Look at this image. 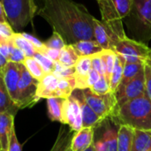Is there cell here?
Segmentation results:
<instances>
[{
  "mask_svg": "<svg viewBox=\"0 0 151 151\" xmlns=\"http://www.w3.org/2000/svg\"><path fill=\"white\" fill-rule=\"evenodd\" d=\"M19 110V106L15 104L13 99L11 97L8 93L5 85L1 79L0 81V113L8 112L12 114L13 116Z\"/></svg>",
  "mask_w": 151,
  "mask_h": 151,
  "instance_id": "44dd1931",
  "label": "cell"
},
{
  "mask_svg": "<svg viewBox=\"0 0 151 151\" xmlns=\"http://www.w3.org/2000/svg\"><path fill=\"white\" fill-rule=\"evenodd\" d=\"M74 79L77 89L88 88V79L89 73L92 69V60L90 57H80L75 66ZM75 88V89H76Z\"/></svg>",
  "mask_w": 151,
  "mask_h": 151,
  "instance_id": "4fadbf2b",
  "label": "cell"
},
{
  "mask_svg": "<svg viewBox=\"0 0 151 151\" xmlns=\"http://www.w3.org/2000/svg\"><path fill=\"white\" fill-rule=\"evenodd\" d=\"M37 15L44 19L67 45L95 40V17L81 4L73 0H43Z\"/></svg>",
  "mask_w": 151,
  "mask_h": 151,
  "instance_id": "6da1fadb",
  "label": "cell"
},
{
  "mask_svg": "<svg viewBox=\"0 0 151 151\" xmlns=\"http://www.w3.org/2000/svg\"><path fill=\"white\" fill-rule=\"evenodd\" d=\"M62 124L67 125L74 133L79 132L83 128L81 106L73 96L65 100L63 106Z\"/></svg>",
  "mask_w": 151,
  "mask_h": 151,
  "instance_id": "30bf717a",
  "label": "cell"
},
{
  "mask_svg": "<svg viewBox=\"0 0 151 151\" xmlns=\"http://www.w3.org/2000/svg\"><path fill=\"white\" fill-rule=\"evenodd\" d=\"M118 132L108 125L101 140L94 142L96 151H118Z\"/></svg>",
  "mask_w": 151,
  "mask_h": 151,
  "instance_id": "e0dca14e",
  "label": "cell"
},
{
  "mask_svg": "<svg viewBox=\"0 0 151 151\" xmlns=\"http://www.w3.org/2000/svg\"><path fill=\"white\" fill-rule=\"evenodd\" d=\"M102 58H103V62H104V76L106 80L110 82L111 73L115 66L117 54L112 50H104L102 51Z\"/></svg>",
  "mask_w": 151,
  "mask_h": 151,
  "instance_id": "f1b7e54d",
  "label": "cell"
},
{
  "mask_svg": "<svg viewBox=\"0 0 151 151\" xmlns=\"http://www.w3.org/2000/svg\"><path fill=\"white\" fill-rule=\"evenodd\" d=\"M94 34L95 40L103 48V50H111V42L109 31L104 22L96 18L94 20Z\"/></svg>",
  "mask_w": 151,
  "mask_h": 151,
  "instance_id": "ffe728a7",
  "label": "cell"
},
{
  "mask_svg": "<svg viewBox=\"0 0 151 151\" xmlns=\"http://www.w3.org/2000/svg\"><path fill=\"white\" fill-rule=\"evenodd\" d=\"M81 90L88 104L103 120L113 116L117 108V99L114 92L106 95H96L90 88Z\"/></svg>",
  "mask_w": 151,
  "mask_h": 151,
  "instance_id": "52a82bcc",
  "label": "cell"
},
{
  "mask_svg": "<svg viewBox=\"0 0 151 151\" xmlns=\"http://www.w3.org/2000/svg\"><path fill=\"white\" fill-rule=\"evenodd\" d=\"M58 82L59 78L54 73H47L39 81L37 96L41 98L58 97Z\"/></svg>",
  "mask_w": 151,
  "mask_h": 151,
  "instance_id": "5bb4252c",
  "label": "cell"
},
{
  "mask_svg": "<svg viewBox=\"0 0 151 151\" xmlns=\"http://www.w3.org/2000/svg\"><path fill=\"white\" fill-rule=\"evenodd\" d=\"M113 117L121 125L129 126L134 129L151 130V100L147 95L131 100L118 107Z\"/></svg>",
  "mask_w": 151,
  "mask_h": 151,
  "instance_id": "7a4b0ae2",
  "label": "cell"
},
{
  "mask_svg": "<svg viewBox=\"0 0 151 151\" xmlns=\"http://www.w3.org/2000/svg\"><path fill=\"white\" fill-rule=\"evenodd\" d=\"M96 1H97V2H100V1H101V0H96Z\"/></svg>",
  "mask_w": 151,
  "mask_h": 151,
  "instance_id": "c3c4849f",
  "label": "cell"
},
{
  "mask_svg": "<svg viewBox=\"0 0 151 151\" xmlns=\"http://www.w3.org/2000/svg\"><path fill=\"white\" fill-rule=\"evenodd\" d=\"M20 78L18 85V102L19 109L32 107L40 98L37 96L39 81L34 78L27 71L24 64H19Z\"/></svg>",
  "mask_w": 151,
  "mask_h": 151,
  "instance_id": "5b68a950",
  "label": "cell"
},
{
  "mask_svg": "<svg viewBox=\"0 0 151 151\" xmlns=\"http://www.w3.org/2000/svg\"><path fill=\"white\" fill-rule=\"evenodd\" d=\"M15 31L7 20L0 21V39L2 40H12L15 35Z\"/></svg>",
  "mask_w": 151,
  "mask_h": 151,
  "instance_id": "836d02e7",
  "label": "cell"
},
{
  "mask_svg": "<svg viewBox=\"0 0 151 151\" xmlns=\"http://www.w3.org/2000/svg\"><path fill=\"white\" fill-rule=\"evenodd\" d=\"M66 98L51 97L47 99V109L49 118L53 121H58L62 123L63 117V106Z\"/></svg>",
  "mask_w": 151,
  "mask_h": 151,
  "instance_id": "603a6c76",
  "label": "cell"
},
{
  "mask_svg": "<svg viewBox=\"0 0 151 151\" xmlns=\"http://www.w3.org/2000/svg\"><path fill=\"white\" fill-rule=\"evenodd\" d=\"M33 58L41 65V66L43 68L46 73H53L55 70L56 62H54L53 60H51L50 58H48L46 55L40 51H36Z\"/></svg>",
  "mask_w": 151,
  "mask_h": 151,
  "instance_id": "4dcf8cb0",
  "label": "cell"
},
{
  "mask_svg": "<svg viewBox=\"0 0 151 151\" xmlns=\"http://www.w3.org/2000/svg\"><path fill=\"white\" fill-rule=\"evenodd\" d=\"M79 58L73 45H65L60 50L58 62L65 67H74Z\"/></svg>",
  "mask_w": 151,
  "mask_h": 151,
  "instance_id": "83f0119b",
  "label": "cell"
},
{
  "mask_svg": "<svg viewBox=\"0 0 151 151\" xmlns=\"http://www.w3.org/2000/svg\"><path fill=\"white\" fill-rule=\"evenodd\" d=\"M1 79L3 80L5 88L10 94L11 97L13 99L15 104L18 102V85L20 78V68L19 64L8 62L6 66L0 70Z\"/></svg>",
  "mask_w": 151,
  "mask_h": 151,
  "instance_id": "8fae6325",
  "label": "cell"
},
{
  "mask_svg": "<svg viewBox=\"0 0 151 151\" xmlns=\"http://www.w3.org/2000/svg\"><path fill=\"white\" fill-rule=\"evenodd\" d=\"M100 77H101V74L100 73H98L96 70L91 69V71L89 73V75H88V88H91L97 82V81L100 79Z\"/></svg>",
  "mask_w": 151,
  "mask_h": 151,
  "instance_id": "7bdbcfd3",
  "label": "cell"
},
{
  "mask_svg": "<svg viewBox=\"0 0 151 151\" xmlns=\"http://www.w3.org/2000/svg\"><path fill=\"white\" fill-rule=\"evenodd\" d=\"M26 58H27V57H26L25 53L20 49H19L17 46L12 44V49H11L9 61L17 63V64H23L24 61L26 60Z\"/></svg>",
  "mask_w": 151,
  "mask_h": 151,
  "instance_id": "d590c367",
  "label": "cell"
},
{
  "mask_svg": "<svg viewBox=\"0 0 151 151\" xmlns=\"http://www.w3.org/2000/svg\"><path fill=\"white\" fill-rule=\"evenodd\" d=\"M0 151H4V150H0Z\"/></svg>",
  "mask_w": 151,
  "mask_h": 151,
  "instance_id": "681fc988",
  "label": "cell"
},
{
  "mask_svg": "<svg viewBox=\"0 0 151 151\" xmlns=\"http://www.w3.org/2000/svg\"><path fill=\"white\" fill-rule=\"evenodd\" d=\"M145 73V87H146V94L148 97L151 100V65L147 61L144 67Z\"/></svg>",
  "mask_w": 151,
  "mask_h": 151,
  "instance_id": "74e56055",
  "label": "cell"
},
{
  "mask_svg": "<svg viewBox=\"0 0 151 151\" xmlns=\"http://www.w3.org/2000/svg\"><path fill=\"white\" fill-rule=\"evenodd\" d=\"M14 116L8 112L0 113V150L8 151L14 129Z\"/></svg>",
  "mask_w": 151,
  "mask_h": 151,
  "instance_id": "9a60e30c",
  "label": "cell"
},
{
  "mask_svg": "<svg viewBox=\"0 0 151 151\" xmlns=\"http://www.w3.org/2000/svg\"><path fill=\"white\" fill-rule=\"evenodd\" d=\"M44 44L47 48L56 49V50H61L65 45H67L65 43V42L64 41V39L62 38V36L56 31H53L52 35L50 36V39H48L44 42Z\"/></svg>",
  "mask_w": 151,
  "mask_h": 151,
  "instance_id": "d6a6232c",
  "label": "cell"
},
{
  "mask_svg": "<svg viewBox=\"0 0 151 151\" xmlns=\"http://www.w3.org/2000/svg\"><path fill=\"white\" fill-rule=\"evenodd\" d=\"M151 150V130L134 129L132 151Z\"/></svg>",
  "mask_w": 151,
  "mask_h": 151,
  "instance_id": "7402d4cb",
  "label": "cell"
},
{
  "mask_svg": "<svg viewBox=\"0 0 151 151\" xmlns=\"http://www.w3.org/2000/svg\"><path fill=\"white\" fill-rule=\"evenodd\" d=\"M125 64H126L125 58L123 57H121L120 55L117 54L115 66H114V69L112 71L111 77V81H110L111 90L112 92H114V93H115V91L117 90L118 87L119 86V84L121 82V80H122V77H123V72H124Z\"/></svg>",
  "mask_w": 151,
  "mask_h": 151,
  "instance_id": "484cf974",
  "label": "cell"
},
{
  "mask_svg": "<svg viewBox=\"0 0 151 151\" xmlns=\"http://www.w3.org/2000/svg\"><path fill=\"white\" fill-rule=\"evenodd\" d=\"M134 129L127 125H120L118 132V151H132Z\"/></svg>",
  "mask_w": 151,
  "mask_h": 151,
  "instance_id": "ac0fdd59",
  "label": "cell"
},
{
  "mask_svg": "<svg viewBox=\"0 0 151 151\" xmlns=\"http://www.w3.org/2000/svg\"><path fill=\"white\" fill-rule=\"evenodd\" d=\"M146 63H129L126 62L124 66V72H123V77L121 80V82L119 87L124 86L127 84L131 80L135 78L142 70H144ZM118 87V88H119Z\"/></svg>",
  "mask_w": 151,
  "mask_h": 151,
  "instance_id": "d4e9b609",
  "label": "cell"
},
{
  "mask_svg": "<svg viewBox=\"0 0 151 151\" xmlns=\"http://www.w3.org/2000/svg\"><path fill=\"white\" fill-rule=\"evenodd\" d=\"M134 0H101L98 2L104 23H114L128 17L134 8Z\"/></svg>",
  "mask_w": 151,
  "mask_h": 151,
  "instance_id": "8992f818",
  "label": "cell"
},
{
  "mask_svg": "<svg viewBox=\"0 0 151 151\" xmlns=\"http://www.w3.org/2000/svg\"><path fill=\"white\" fill-rule=\"evenodd\" d=\"M71 45H73L79 57H90L104 50L96 40H83Z\"/></svg>",
  "mask_w": 151,
  "mask_h": 151,
  "instance_id": "d6986e66",
  "label": "cell"
},
{
  "mask_svg": "<svg viewBox=\"0 0 151 151\" xmlns=\"http://www.w3.org/2000/svg\"><path fill=\"white\" fill-rule=\"evenodd\" d=\"M21 34L23 35V36H25L28 41H30V42H32V44L35 47V49H36L37 51H42V50L46 48L44 42H41V41H40L37 37H35V35H30V34H28V33H25V32H21Z\"/></svg>",
  "mask_w": 151,
  "mask_h": 151,
  "instance_id": "f35d334b",
  "label": "cell"
},
{
  "mask_svg": "<svg viewBox=\"0 0 151 151\" xmlns=\"http://www.w3.org/2000/svg\"><path fill=\"white\" fill-rule=\"evenodd\" d=\"M67 151H73V150H72V148H71V149H69Z\"/></svg>",
  "mask_w": 151,
  "mask_h": 151,
  "instance_id": "7dc6e473",
  "label": "cell"
},
{
  "mask_svg": "<svg viewBox=\"0 0 151 151\" xmlns=\"http://www.w3.org/2000/svg\"><path fill=\"white\" fill-rule=\"evenodd\" d=\"M150 151H151V150H150Z\"/></svg>",
  "mask_w": 151,
  "mask_h": 151,
  "instance_id": "f907efd6",
  "label": "cell"
},
{
  "mask_svg": "<svg viewBox=\"0 0 151 151\" xmlns=\"http://www.w3.org/2000/svg\"><path fill=\"white\" fill-rule=\"evenodd\" d=\"M53 73L56 76H58V78H61V77H71V76H74L75 68L74 67H65V66L62 65L58 61V62H56L55 70H54Z\"/></svg>",
  "mask_w": 151,
  "mask_h": 151,
  "instance_id": "e575fe53",
  "label": "cell"
},
{
  "mask_svg": "<svg viewBox=\"0 0 151 151\" xmlns=\"http://www.w3.org/2000/svg\"><path fill=\"white\" fill-rule=\"evenodd\" d=\"M129 16L135 19L134 26L138 36L145 40L151 38V0H134V8Z\"/></svg>",
  "mask_w": 151,
  "mask_h": 151,
  "instance_id": "ba28073f",
  "label": "cell"
},
{
  "mask_svg": "<svg viewBox=\"0 0 151 151\" xmlns=\"http://www.w3.org/2000/svg\"><path fill=\"white\" fill-rule=\"evenodd\" d=\"M111 50L123 57L126 62L129 63H146L151 58L150 48L144 42L131 39L127 35L115 41Z\"/></svg>",
  "mask_w": 151,
  "mask_h": 151,
  "instance_id": "277c9868",
  "label": "cell"
},
{
  "mask_svg": "<svg viewBox=\"0 0 151 151\" xmlns=\"http://www.w3.org/2000/svg\"><path fill=\"white\" fill-rule=\"evenodd\" d=\"M72 132H73L72 129L70 131H67L65 128L61 127L56 142L50 151H67L69 149H71L72 140L74 135V134H73Z\"/></svg>",
  "mask_w": 151,
  "mask_h": 151,
  "instance_id": "cb8c5ba5",
  "label": "cell"
},
{
  "mask_svg": "<svg viewBox=\"0 0 151 151\" xmlns=\"http://www.w3.org/2000/svg\"><path fill=\"white\" fill-rule=\"evenodd\" d=\"M23 64L30 74L38 81H41L45 76V74H47L41 65L34 58H27Z\"/></svg>",
  "mask_w": 151,
  "mask_h": 151,
  "instance_id": "f546056e",
  "label": "cell"
},
{
  "mask_svg": "<svg viewBox=\"0 0 151 151\" xmlns=\"http://www.w3.org/2000/svg\"><path fill=\"white\" fill-rule=\"evenodd\" d=\"M8 62H9V60L6 58H4L3 55L0 54V70L4 69L6 66V65L8 64Z\"/></svg>",
  "mask_w": 151,
  "mask_h": 151,
  "instance_id": "ee69618b",
  "label": "cell"
},
{
  "mask_svg": "<svg viewBox=\"0 0 151 151\" xmlns=\"http://www.w3.org/2000/svg\"><path fill=\"white\" fill-rule=\"evenodd\" d=\"M42 53H43L44 55H46L48 58H50L51 60H53L54 62H58V58H59V55H60V50H56V49H50V48H45L42 51H40Z\"/></svg>",
  "mask_w": 151,
  "mask_h": 151,
  "instance_id": "60d3db41",
  "label": "cell"
},
{
  "mask_svg": "<svg viewBox=\"0 0 151 151\" xmlns=\"http://www.w3.org/2000/svg\"><path fill=\"white\" fill-rule=\"evenodd\" d=\"M94 144V128L83 127L74 133L72 140L73 151H85Z\"/></svg>",
  "mask_w": 151,
  "mask_h": 151,
  "instance_id": "2e32d148",
  "label": "cell"
},
{
  "mask_svg": "<svg viewBox=\"0 0 151 151\" xmlns=\"http://www.w3.org/2000/svg\"><path fill=\"white\" fill-rule=\"evenodd\" d=\"M145 73L142 70L135 78L131 80L127 84L119 87L115 91V96L117 99V108L122 106L127 102L135 98L145 96ZM116 108V109H117Z\"/></svg>",
  "mask_w": 151,
  "mask_h": 151,
  "instance_id": "9c48e42d",
  "label": "cell"
},
{
  "mask_svg": "<svg viewBox=\"0 0 151 151\" xmlns=\"http://www.w3.org/2000/svg\"><path fill=\"white\" fill-rule=\"evenodd\" d=\"M90 89L96 95H106L110 92H112L111 90L110 82L106 80L104 75H101L100 79Z\"/></svg>",
  "mask_w": 151,
  "mask_h": 151,
  "instance_id": "1f68e13d",
  "label": "cell"
},
{
  "mask_svg": "<svg viewBox=\"0 0 151 151\" xmlns=\"http://www.w3.org/2000/svg\"><path fill=\"white\" fill-rule=\"evenodd\" d=\"M148 62H149V63H150V64L151 65V58H150V59H149V60H148Z\"/></svg>",
  "mask_w": 151,
  "mask_h": 151,
  "instance_id": "bcb514c9",
  "label": "cell"
},
{
  "mask_svg": "<svg viewBox=\"0 0 151 151\" xmlns=\"http://www.w3.org/2000/svg\"><path fill=\"white\" fill-rule=\"evenodd\" d=\"M8 23L16 33H19L38 14V0H1Z\"/></svg>",
  "mask_w": 151,
  "mask_h": 151,
  "instance_id": "3957f363",
  "label": "cell"
},
{
  "mask_svg": "<svg viewBox=\"0 0 151 151\" xmlns=\"http://www.w3.org/2000/svg\"><path fill=\"white\" fill-rule=\"evenodd\" d=\"M72 96L78 101L81 106L82 120H83V127L94 128L103 121V119L95 112V111L88 104V102L86 101L83 96V92L81 89H77V88L74 89Z\"/></svg>",
  "mask_w": 151,
  "mask_h": 151,
  "instance_id": "7c38bea8",
  "label": "cell"
},
{
  "mask_svg": "<svg viewBox=\"0 0 151 151\" xmlns=\"http://www.w3.org/2000/svg\"><path fill=\"white\" fill-rule=\"evenodd\" d=\"M85 151H96V148H95V145L93 144L91 147H89L87 150H85Z\"/></svg>",
  "mask_w": 151,
  "mask_h": 151,
  "instance_id": "f6af8a7d",
  "label": "cell"
},
{
  "mask_svg": "<svg viewBox=\"0 0 151 151\" xmlns=\"http://www.w3.org/2000/svg\"><path fill=\"white\" fill-rule=\"evenodd\" d=\"M13 42L12 40H2L0 39V54L3 55L4 58H6L9 60L11 49Z\"/></svg>",
  "mask_w": 151,
  "mask_h": 151,
  "instance_id": "ab89813d",
  "label": "cell"
},
{
  "mask_svg": "<svg viewBox=\"0 0 151 151\" xmlns=\"http://www.w3.org/2000/svg\"><path fill=\"white\" fill-rule=\"evenodd\" d=\"M91 60H92V69L96 70L101 75H104V68L102 52L91 56Z\"/></svg>",
  "mask_w": 151,
  "mask_h": 151,
  "instance_id": "8d00e7d4",
  "label": "cell"
},
{
  "mask_svg": "<svg viewBox=\"0 0 151 151\" xmlns=\"http://www.w3.org/2000/svg\"><path fill=\"white\" fill-rule=\"evenodd\" d=\"M8 151H21V146H20V144L17 139L15 128L13 129L12 136H11V141H10V145H9Z\"/></svg>",
  "mask_w": 151,
  "mask_h": 151,
  "instance_id": "b9f144b4",
  "label": "cell"
},
{
  "mask_svg": "<svg viewBox=\"0 0 151 151\" xmlns=\"http://www.w3.org/2000/svg\"><path fill=\"white\" fill-rule=\"evenodd\" d=\"M12 41L15 46H17L25 53L27 58H33L35 52L37 51L35 47L32 44V42L28 41L25 36H23L21 32L15 33Z\"/></svg>",
  "mask_w": 151,
  "mask_h": 151,
  "instance_id": "4316f807",
  "label": "cell"
}]
</instances>
